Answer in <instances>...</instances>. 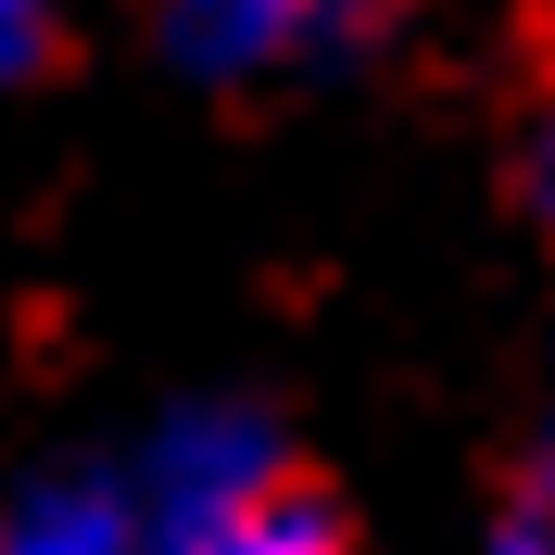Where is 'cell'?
I'll return each instance as SVG.
<instances>
[{
    "label": "cell",
    "mask_w": 555,
    "mask_h": 555,
    "mask_svg": "<svg viewBox=\"0 0 555 555\" xmlns=\"http://www.w3.org/2000/svg\"><path fill=\"white\" fill-rule=\"evenodd\" d=\"M0 555H152V518L102 467H51L0 505Z\"/></svg>",
    "instance_id": "obj_3"
},
{
    "label": "cell",
    "mask_w": 555,
    "mask_h": 555,
    "mask_svg": "<svg viewBox=\"0 0 555 555\" xmlns=\"http://www.w3.org/2000/svg\"><path fill=\"white\" fill-rule=\"evenodd\" d=\"M51 64V0H0V89Z\"/></svg>",
    "instance_id": "obj_5"
},
{
    "label": "cell",
    "mask_w": 555,
    "mask_h": 555,
    "mask_svg": "<svg viewBox=\"0 0 555 555\" xmlns=\"http://www.w3.org/2000/svg\"><path fill=\"white\" fill-rule=\"evenodd\" d=\"M492 555H555V530H543V518H518V530H505Z\"/></svg>",
    "instance_id": "obj_8"
},
{
    "label": "cell",
    "mask_w": 555,
    "mask_h": 555,
    "mask_svg": "<svg viewBox=\"0 0 555 555\" xmlns=\"http://www.w3.org/2000/svg\"><path fill=\"white\" fill-rule=\"evenodd\" d=\"M127 492H139V518H152V555H190L203 530H228L241 505L278 492V429L253 404H177L139 442Z\"/></svg>",
    "instance_id": "obj_1"
},
{
    "label": "cell",
    "mask_w": 555,
    "mask_h": 555,
    "mask_svg": "<svg viewBox=\"0 0 555 555\" xmlns=\"http://www.w3.org/2000/svg\"><path fill=\"white\" fill-rule=\"evenodd\" d=\"M530 215H543V241H555V114H543V139H530Z\"/></svg>",
    "instance_id": "obj_6"
},
{
    "label": "cell",
    "mask_w": 555,
    "mask_h": 555,
    "mask_svg": "<svg viewBox=\"0 0 555 555\" xmlns=\"http://www.w3.org/2000/svg\"><path fill=\"white\" fill-rule=\"evenodd\" d=\"M391 0H152L177 76H278V64H353Z\"/></svg>",
    "instance_id": "obj_2"
},
{
    "label": "cell",
    "mask_w": 555,
    "mask_h": 555,
    "mask_svg": "<svg viewBox=\"0 0 555 555\" xmlns=\"http://www.w3.org/2000/svg\"><path fill=\"white\" fill-rule=\"evenodd\" d=\"M190 555H341V518H328L315 492H291V480H278L266 505H241V518H228V530H203Z\"/></svg>",
    "instance_id": "obj_4"
},
{
    "label": "cell",
    "mask_w": 555,
    "mask_h": 555,
    "mask_svg": "<svg viewBox=\"0 0 555 555\" xmlns=\"http://www.w3.org/2000/svg\"><path fill=\"white\" fill-rule=\"evenodd\" d=\"M530 518L555 530V416H543V454H530Z\"/></svg>",
    "instance_id": "obj_7"
}]
</instances>
